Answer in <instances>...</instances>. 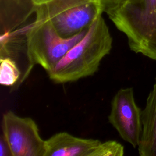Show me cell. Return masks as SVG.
Returning <instances> with one entry per match:
<instances>
[{
	"mask_svg": "<svg viewBox=\"0 0 156 156\" xmlns=\"http://www.w3.org/2000/svg\"><path fill=\"white\" fill-rule=\"evenodd\" d=\"M0 2L1 35L18 29L38 7L34 0H0Z\"/></svg>",
	"mask_w": 156,
	"mask_h": 156,
	"instance_id": "cell-8",
	"label": "cell"
},
{
	"mask_svg": "<svg viewBox=\"0 0 156 156\" xmlns=\"http://www.w3.org/2000/svg\"><path fill=\"white\" fill-rule=\"evenodd\" d=\"M142 132L138 146L140 156H156V77L141 112Z\"/></svg>",
	"mask_w": 156,
	"mask_h": 156,
	"instance_id": "cell-9",
	"label": "cell"
},
{
	"mask_svg": "<svg viewBox=\"0 0 156 156\" xmlns=\"http://www.w3.org/2000/svg\"><path fill=\"white\" fill-rule=\"evenodd\" d=\"M113 46V38L104 18L100 16L85 36L73 46L49 72L56 83H66L93 76Z\"/></svg>",
	"mask_w": 156,
	"mask_h": 156,
	"instance_id": "cell-1",
	"label": "cell"
},
{
	"mask_svg": "<svg viewBox=\"0 0 156 156\" xmlns=\"http://www.w3.org/2000/svg\"><path fill=\"white\" fill-rule=\"evenodd\" d=\"M128 0H98L103 12L108 16L121 8Z\"/></svg>",
	"mask_w": 156,
	"mask_h": 156,
	"instance_id": "cell-12",
	"label": "cell"
},
{
	"mask_svg": "<svg viewBox=\"0 0 156 156\" xmlns=\"http://www.w3.org/2000/svg\"><path fill=\"white\" fill-rule=\"evenodd\" d=\"M0 156H12L10 147L2 134L0 136Z\"/></svg>",
	"mask_w": 156,
	"mask_h": 156,
	"instance_id": "cell-13",
	"label": "cell"
},
{
	"mask_svg": "<svg viewBox=\"0 0 156 156\" xmlns=\"http://www.w3.org/2000/svg\"><path fill=\"white\" fill-rule=\"evenodd\" d=\"M88 29L71 37L63 38L49 22L34 21L16 30L23 37L29 69L38 65L48 73L85 36Z\"/></svg>",
	"mask_w": 156,
	"mask_h": 156,
	"instance_id": "cell-3",
	"label": "cell"
},
{
	"mask_svg": "<svg viewBox=\"0 0 156 156\" xmlns=\"http://www.w3.org/2000/svg\"><path fill=\"white\" fill-rule=\"evenodd\" d=\"M49 1V0H34V1L35 2V3L37 4L38 5L41 4H43V3H44V2H48V1Z\"/></svg>",
	"mask_w": 156,
	"mask_h": 156,
	"instance_id": "cell-14",
	"label": "cell"
},
{
	"mask_svg": "<svg viewBox=\"0 0 156 156\" xmlns=\"http://www.w3.org/2000/svg\"><path fill=\"white\" fill-rule=\"evenodd\" d=\"M101 141L60 132L46 140L45 156H90Z\"/></svg>",
	"mask_w": 156,
	"mask_h": 156,
	"instance_id": "cell-7",
	"label": "cell"
},
{
	"mask_svg": "<svg viewBox=\"0 0 156 156\" xmlns=\"http://www.w3.org/2000/svg\"><path fill=\"white\" fill-rule=\"evenodd\" d=\"M141 112L135 102L133 88H124L113 96L108 116L121 138L134 148L138 146L142 132Z\"/></svg>",
	"mask_w": 156,
	"mask_h": 156,
	"instance_id": "cell-6",
	"label": "cell"
},
{
	"mask_svg": "<svg viewBox=\"0 0 156 156\" xmlns=\"http://www.w3.org/2000/svg\"><path fill=\"white\" fill-rule=\"evenodd\" d=\"M1 129L12 156H45L46 140L32 118L7 111L2 115Z\"/></svg>",
	"mask_w": 156,
	"mask_h": 156,
	"instance_id": "cell-5",
	"label": "cell"
},
{
	"mask_svg": "<svg viewBox=\"0 0 156 156\" xmlns=\"http://www.w3.org/2000/svg\"><path fill=\"white\" fill-rule=\"evenodd\" d=\"M108 17L131 51L156 60V0H128Z\"/></svg>",
	"mask_w": 156,
	"mask_h": 156,
	"instance_id": "cell-2",
	"label": "cell"
},
{
	"mask_svg": "<svg viewBox=\"0 0 156 156\" xmlns=\"http://www.w3.org/2000/svg\"><path fill=\"white\" fill-rule=\"evenodd\" d=\"M102 13L98 0H49L38 5L34 21H48L61 37L69 38L89 28Z\"/></svg>",
	"mask_w": 156,
	"mask_h": 156,
	"instance_id": "cell-4",
	"label": "cell"
},
{
	"mask_svg": "<svg viewBox=\"0 0 156 156\" xmlns=\"http://www.w3.org/2000/svg\"><path fill=\"white\" fill-rule=\"evenodd\" d=\"M124 147L115 140L101 142L91 152L90 156H122Z\"/></svg>",
	"mask_w": 156,
	"mask_h": 156,
	"instance_id": "cell-11",
	"label": "cell"
},
{
	"mask_svg": "<svg viewBox=\"0 0 156 156\" xmlns=\"http://www.w3.org/2000/svg\"><path fill=\"white\" fill-rule=\"evenodd\" d=\"M0 83L12 87L19 83L22 73L16 60L9 55H3L0 57Z\"/></svg>",
	"mask_w": 156,
	"mask_h": 156,
	"instance_id": "cell-10",
	"label": "cell"
}]
</instances>
